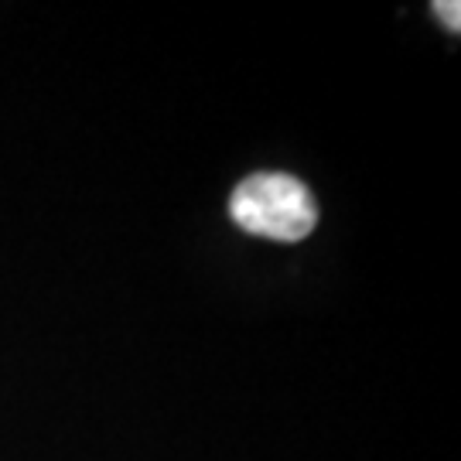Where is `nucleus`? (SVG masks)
<instances>
[{"instance_id": "f03ea898", "label": "nucleus", "mask_w": 461, "mask_h": 461, "mask_svg": "<svg viewBox=\"0 0 461 461\" xmlns=\"http://www.w3.org/2000/svg\"><path fill=\"white\" fill-rule=\"evenodd\" d=\"M434 14H438V21L445 24V28H451V32H458L461 28V4H455V0H438L434 4Z\"/></svg>"}, {"instance_id": "f257e3e1", "label": "nucleus", "mask_w": 461, "mask_h": 461, "mask_svg": "<svg viewBox=\"0 0 461 461\" xmlns=\"http://www.w3.org/2000/svg\"><path fill=\"white\" fill-rule=\"evenodd\" d=\"M230 215L249 236L280 243H297L318 226V205L308 185L280 171H260L240 182L230 198Z\"/></svg>"}]
</instances>
